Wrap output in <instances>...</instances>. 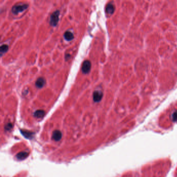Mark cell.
Here are the masks:
<instances>
[{
  "instance_id": "6da1fadb",
  "label": "cell",
  "mask_w": 177,
  "mask_h": 177,
  "mask_svg": "<svg viewBox=\"0 0 177 177\" xmlns=\"http://www.w3.org/2000/svg\"><path fill=\"white\" fill-rule=\"evenodd\" d=\"M28 6L29 5L27 4H16L12 7V12L14 14L17 15L20 13H21L24 11H25L28 7Z\"/></svg>"
},
{
  "instance_id": "7a4b0ae2",
  "label": "cell",
  "mask_w": 177,
  "mask_h": 177,
  "mask_svg": "<svg viewBox=\"0 0 177 177\" xmlns=\"http://www.w3.org/2000/svg\"><path fill=\"white\" fill-rule=\"evenodd\" d=\"M60 12L59 10H57L53 13L50 17V24L53 27H55L58 23L59 20Z\"/></svg>"
},
{
  "instance_id": "3957f363",
  "label": "cell",
  "mask_w": 177,
  "mask_h": 177,
  "mask_svg": "<svg viewBox=\"0 0 177 177\" xmlns=\"http://www.w3.org/2000/svg\"><path fill=\"white\" fill-rule=\"evenodd\" d=\"M91 69V63L89 60H85L84 61L83 65H82V70L84 74H87L89 73Z\"/></svg>"
},
{
  "instance_id": "277c9868",
  "label": "cell",
  "mask_w": 177,
  "mask_h": 177,
  "mask_svg": "<svg viewBox=\"0 0 177 177\" xmlns=\"http://www.w3.org/2000/svg\"><path fill=\"white\" fill-rule=\"evenodd\" d=\"M103 97V93L100 90H96L93 93V99L96 102H99Z\"/></svg>"
},
{
  "instance_id": "5b68a950",
  "label": "cell",
  "mask_w": 177,
  "mask_h": 177,
  "mask_svg": "<svg viewBox=\"0 0 177 177\" xmlns=\"http://www.w3.org/2000/svg\"><path fill=\"white\" fill-rule=\"evenodd\" d=\"M62 137V133L60 130H56L53 133L52 139L55 141H58L59 140H60Z\"/></svg>"
},
{
  "instance_id": "8992f818",
  "label": "cell",
  "mask_w": 177,
  "mask_h": 177,
  "mask_svg": "<svg viewBox=\"0 0 177 177\" xmlns=\"http://www.w3.org/2000/svg\"><path fill=\"white\" fill-rule=\"evenodd\" d=\"M46 81L43 78H39L37 79L36 82V86L38 88H42L45 84Z\"/></svg>"
},
{
  "instance_id": "52a82bcc",
  "label": "cell",
  "mask_w": 177,
  "mask_h": 177,
  "mask_svg": "<svg viewBox=\"0 0 177 177\" xmlns=\"http://www.w3.org/2000/svg\"><path fill=\"white\" fill-rule=\"evenodd\" d=\"M105 11H106V12L108 14H110V15L113 14L115 11V8H114V5L111 3L108 4L106 6Z\"/></svg>"
},
{
  "instance_id": "ba28073f",
  "label": "cell",
  "mask_w": 177,
  "mask_h": 177,
  "mask_svg": "<svg viewBox=\"0 0 177 177\" xmlns=\"http://www.w3.org/2000/svg\"><path fill=\"white\" fill-rule=\"evenodd\" d=\"M63 36H64V39L68 41H72V39H74L73 34L71 32L69 31H66L64 33Z\"/></svg>"
},
{
  "instance_id": "9c48e42d",
  "label": "cell",
  "mask_w": 177,
  "mask_h": 177,
  "mask_svg": "<svg viewBox=\"0 0 177 177\" xmlns=\"http://www.w3.org/2000/svg\"><path fill=\"white\" fill-rule=\"evenodd\" d=\"M45 111L42 110H38L34 113V117L37 118H42L45 115Z\"/></svg>"
},
{
  "instance_id": "30bf717a",
  "label": "cell",
  "mask_w": 177,
  "mask_h": 177,
  "mask_svg": "<svg viewBox=\"0 0 177 177\" xmlns=\"http://www.w3.org/2000/svg\"><path fill=\"white\" fill-rule=\"evenodd\" d=\"M28 155H29V153L27 152H21L19 153L17 155L16 157L19 160H23L27 158Z\"/></svg>"
},
{
  "instance_id": "8fae6325",
  "label": "cell",
  "mask_w": 177,
  "mask_h": 177,
  "mask_svg": "<svg viewBox=\"0 0 177 177\" xmlns=\"http://www.w3.org/2000/svg\"><path fill=\"white\" fill-rule=\"evenodd\" d=\"M8 50V46L7 45H2L0 47V53L1 54V56L5 54L6 52H7V50Z\"/></svg>"
},
{
  "instance_id": "7c38bea8",
  "label": "cell",
  "mask_w": 177,
  "mask_h": 177,
  "mask_svg": "<svg viewBox=\"0 0 177 177\" xmlns=\"http://www.w3.org/2000/svg\"><path fill=\"white\" fill-rule=\"evenodd\" d=\"M21 133L22 134L26 137V138H31V136H32V134L33 133H30V132H27V131H23L22 132L21 130Z\"/></svg>"
},
{
  "instance_id": "4fadbf2b",
  "label": "cell",
  "mask_w": 177,
  "mask_h": 177,
  "mask_svg": "<svg viewBox=\"0 0 177 177\" xmlns=\"http://www.w3.org/2000/svg\"><path fill=\"white\" fill-rule=\"evenodd\" d=\"M12 124L11 123H8L6 126H5V129L6 130H9L12 128Z\"/></svg>"
},
{
  "instance_id": "5bb4252c",
  "label": "cell",
  "mask_w": 177,
  "mask_h": 177,
  "mask_svg": "<svg viewBox=\"0 0 177 177\" xmlns=\"http://www.w3.org/2000/svg\"><path fill=\"white\" fill-rule=\"evenodd\" d=\"M173 119L174 121H177V111H176L173 113Z\"/></svg>"
}]
</instances>
